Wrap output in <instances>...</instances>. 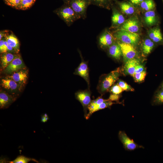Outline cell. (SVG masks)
Returning <instances> with one entry per match:
<instances>
[{"mask_svg":"<svg viewBox=\"0 0 163 163\" xmlns=\"http://www.w3.org/2000/svg\"><path fill=\"white\" fill-rule=\"evenodd\" d=\"M154 46L153 42L150 39H146L144 41L142 46V50L144 54H149Z\"/></svg>","mask_w":163,"mask_h":163,"instance_id":"obj_24","label":"cell"},{"mask_svg":"<svg viewBox=\"0 0 163 163\" xmlns=\"http://www.w3.org/2000/svg\"><path fill=\"white\" fill-rule=\"evenodd\" d=\"M111 17L112 27H117L122 25L125 21L123 16L114 7H112Z\"/></svg>","mask_w":163,"mask_h":163,"instance_id":"obj_12","label":"cell"},{"mask_svg":"<svg viewBox=\"0 0 163 163\" xmlns=\"http://www.w3.org/2000/svg\"><path fill=\"white\" fill-rule=\"evenodd\" d=\"M117 84L122 88L123 91H134L133 88L123 81L120 79L118 80Z\"/></svg>","mask_w":163,"mask_h":163,"instance_id":"obj_30","label":"cell"},{"mask_svg":"<svg viewBox=\"0 0 163 163\" xmlns=\"http://www.w3.org/2000/svg\"><path fill=\"white\" fill-rule=\"evenodd\" d=\"M146 75V72L144 70L140 73H134L132 76L136 82H140L144 80Z\"/></svg>","mask_w":163,"mask_h":163,"instance_id":"obj_29","label":"cell"},{"mask_svg":"<svg viewBox=\"0 0 163 163\" xmlns=\"http://www.w3.org/2000/svg\"><path fill=\"white\" fill-rule=\"evenodd\" d=\"M14 101V99L4 92L0 93V107L4 109L8 107Z\"/></svg>","mask_w":163,"mask_h":163,"instance_id":"obj_17","label":"cell"},{"mask_svg":"<svg viewBox=\"0 0 163 163\" xmlns=\"http://www.w3.org/2000/svg\"><path fill=\"white\" fill-rule=\"evenodd\" d=\"M120 98V96L119 94L112 93L110 95L108 99L112 101H117L119 100Z\"/></svg>","mask_w":163,"mask_h":163,"instance_id":"obj_34","label":"cell"},{"mask_svg":"<svg viewBox=\"0 0 163 163\" xmlns=\"http://www.w3.org/2000/svg\"><path fill=\"white\" fill-rule=\"evenodd\" d=\"M113 35L116 39L120 42L133 45L137 44L140 39L139 35L136 33H132L119 29L114 32Z\"/></svg>","mask_w":163,"mask_h":163,"instance_id":"obj_3","label":"cell"},{"mask_svg":"<svg viewBox=\"0 0 163 163\" xmlns=\"http://www.w3.org/2000/svg\"></svg>","mask_w":163,"mask_h":163,"instance_id":"obj_41","label":"cell"},{"mask_svg":"<svg viewBox=\"0 0 163 163\" xmlns=\"http://www.w3.org/2000/svg\"><path fill=\"white\" fill-rule=\"evenodd\" d=\"M75 97L83 106L85 117L87 114L88 107L91 102V93L88 90L77 91L75 93Z\"/></svg>","mask_w":163,"mask_h":163,"instance_id":"obj_7","label":"cell"},{"mask_svg":"<svg viewBox=\"0 0 163 163\" xmlns=\"http://www.w3.org/2000/svg\"><path fill=\"white\" fill-rule=\"evenodd\" d=\"M133 4L138 5L140 4L144 0H129Z\"/></svg>","mask_w":163,"mask_h":163,"instance_id":"obj_38","label":"cell"},{"mask_svg":"<svg viewBox=\"0 0 163 163\" xmlns=\"http://www.w3.org/2000/svg\"><path fill=\"white\" fill-rule=\"evenodd\" d=\"M49 119V117L47 114L45 113L41 117V121L43 123L46 122Z\"/></svg>","mask_w":163,"mask_h":163,"instance_id":"obj_37","label":"cell"},{"mask_svg":"<svg viewBox=\"0 0 163 163\" xmlns=\"http://www.w3.org/2000/svg\"><path fill=\"white\" fill-rule=\"evenodd\" d=\"M118 136L126 150L130 151L138 148H144L142 146L138 145L131 139L124 131H120Z\"/></svg>","mask_w":163,"mask_h":163,"instance_id":"obj_5","label":"cell"},{"mask_svg":"<svg viewBox=\"0 0 163 163\" xmlns=\"http://www.w3.org/2000/svg\"><path fill=\"white\" fill-rule=\"evenodd\" d=\"M8 78L12 79L18 84H24L27 79V72L26 70H20L14 72Z\"/></svg>","mask_w":163,"mask_h":163,"instance_id":"obj_13","label":"cell"},{"mask_svg":"<svg viewBox=\"0 0 163 163\" xmlns=\"http://www.w3.org/2000/svg\"><path fill=\"white\" fill-rule=\"evenodd\" d=\"M65 2V3L69 4L70 0H64Z\"/></svg>","mask_w":163,"mask_h":163,"instance_id":"obj_39","label":"cell"},{"mask_svg":"<svg viewBox=\"0 0 163 163\" xmlns=\"http://www.w3.org/2000/svg\"><path fill=\"white\" fill-rule=\"evenodd\" d=\"M36 0H21L18 6L16 8L18 9L25 10L30 8Z\"/></svg>","mask_w":163,"mask_h":163,"instance_id":"obj_25","label":"cell"},{"mask_svg":"<svg viewBox=\"0 0 163 163\" xmlns=\"http://www.w3.org/2000/svg\"><path fill=\"white\" fill-rule=\"evenodd\" d=\"M125 62L124 67V72L132 76L135 73L136 66L140 64V62L134 58L128 60Z\"/></svg>","mask_w":163,"mask_h":163,"instance_id":"obj_14","label":"cell"},{"mask_svg":"<svg viewBox=\"0 0 163 163\" xmlns=\"http://www.w3.org/2000/svg\"><path fill=\"white\" fill-rule=\"evenodd\" d=\"M148 34L150 39L153 42L158 43L163 39L161 30L158 27L151 29L149 32Z\"/></svg>","mask_w":163,"mask_h":163,"instance_id":"obj_18","label":"cell"},{"mask_svg":"<svg viewBox=\"0 0 163 163\" xmlns=\"http://www.w3.org/2000/svg\"><path fill=\"white\" fill-rule=\"evenodd\" d=\"M5 40V39H2L0 40V52L1 53L7 52V47L4 44Z\"/></svg>","mask_w":163,"mask_h":163,"instance_id":"obj_33","label":"cell"},{"mask_svg":"<svg viewBox=\"0 0 163 163\" xmlns=\"http://www.w3.org/2000/svg\"><path fill=\"white\" fill-rule=\"evenodd\" d=\"M144 70V66L142 65L139 64L136 66L134 73H140Z\"/></svg>","mask_w":163,"mask_h":163,"instance_id":"obj_35","label":"cell"},{"mask_svg":"<svg viewBox=\"0 0 163 163\" xmlns=\"http://www.w3.org/2000/svg\"><path fill=\"white\" fill-rule=\"evenodd\" d=\"M121 11L125 14L130 15L133 14L135 11V9L133 5L127 2H117Z\"/></svg>","mask_w":163,"mask_h":163,"instance_id":"obj_20","label":"cell"},{"mask_svg":"<svg viewBox=\"0 0 163 163\" xmlns=\"http://www.w3.org/2000/svg\"><path fill=\"white\" fill-rule=\"evenodd\" d=\"M117 42L120 47L125 62L134 58L136 54V51L133 45L120 42Z\"/></svg>","mask_w":163,"mask_h":163,"instance_id":"obj_8","label":"cell"},{"mask_svg":"<svg viewBox=\"0 0 163 163\" xmlns=\"http://www.w3.org/2000/svg\"><path fill=\"white\" fill-rule=\"evenodd\" d=\"M66 4L55 11V13L68 26L80 19L69 4Z\"/></svg>","mask_w":163,"mask_h":163,"instance_id":"obj_2","label":"cell"},{"mask_svg":"<svg viewBox=\"0 0 163 163\" xmlns=\"http://www.w3.org/2000/svg\"><path fill=\"white\" fill-rule=\"evenodd\" d=\"M112 0H89L91 4L100 7L109 8L112 5Z\"/></svg>","mask_w":163,"mask_h":163,"instance_id":"obj_23","label":"cell"},{"mask_svg":"<svg viewBox=\"0 0 163 163\" xmlns=\"http://www.w3.org/2000/svg\"><path fill=\"white\" fill-rule=\"evenodd\" d=\"M30 161L38 162L35 159L28 158L24 155H19L13 161L8 162L10 163H27Z\"/></svg>","mask_w":163,"mask_h":163,"instance_id":"obj_27","label":"cell"},{"mask_svg":"<svg viewBox=\"0 0 163 163\" xmlns=\"http://www.w3.org/2000/svg\"><path fill=\"white\" fill-rule=\"evenodd\" d=\"M139 25L137 19L135 18H132L125 21L119 29L136 33L139 30Z\"/></svg>","mask_w":163,"mask_h":163,"instance_id":"obj_11","label":"cell"},{"mask_svg":"<svg viewBox=\"0 0 163 163\" xmlns=\"http://www.w3.org/2000/svg\"><path fill=\"white\" fill-rule=\"evenodd\" d=\"M144 19L147 25L151 26L154 24L156 21L155 12L152 10L146 11L144 14Z\"/></svg>","mask_w":163,"mask_h":163,"instance_id":"obj_22","label":"cell"},{"mask_svg":"<svg viewBox=\"0 0 163 163\" xmlns=\"http://www.w3.org/2000/svg\"><path fill=\"white\" fill-rule=\"evenodd\" d=\"M18 84L12 79L8 78L2 80L1 85L2 87L8 90H16L18 86Z\"/></svg>","mask_w":163,"mask_h":163,"instance_id":"obj_21","label":"cell"},{"mask_svg":"<svg viewBox=\"0 0 163 163\" xmlns=\"http://www.w3.org/2000/svg\"><path fill=\"white\" fill-rule=\"evenodd\" d=\"M21 0H5L8 5L16 8L19 5Z\"/></svg>","mask_w":163,"mask_h":163,"instance_id":"obj_32","label":"cell"},{"mask_svg":"<svg viewBox=\"0 0 163 163\" xmlns=\"http://www.w3.org/2000/svg\"><path fill=\"white\" fill-rule=\"evenodd\" d=\"M123 91V90L118 84L114 85L110 89V92L117 94H119Z\"/></svg>","mask_w":163,"mask_h":163,"instance_id":"obj_31","label":"cell"},{"mask_svg":"<svg viewBox=\"0 0 163 163\" xmlns=\"http://www.w3.org/2000/svg\"><path fill=\"white\" fill-rule=\"evenodd\" d=\"M79 53L82 59V61L75 69L74 73L83 78L89 85V70L88 65L87 62L83 59L80 52H79Z\"/></svg>","mask_w":163,"mask_h":163,"instance_id":"obj_10","label":"cell"},{"mask_svg":"<svg viewBox=\"0 0 163 163\" xmlns=\"http://www.w3.org/2000/svg\"><path fill=\"white\" fill-rule=\"evenodd\" d=\"M98 44L101 48L104 49L108 48L115 42V38L108 30L106 29L98 37Z\"/></svg>","mask_w":163,"mask_h":163,"instance_id":"obj_6","label":"cell"},{"mask_svg":"<svg viewBox=\"0 0 163 163\" xmlns=\"http://www.w3.org/2000/svg\"><path fill=\"white\" fill-rule=\"evenodd\" d=\"M109 54L114 59L119 60L122 55L121 49L117 42H115L108 47Z\"/></svg>","mask_w":163,"mask_h":163,"instance_id":"obj_15","label":"cell"},{"mask_svg":"<svg viewBox=\"0 0 163 163\" xmlns=\"http://www.w3.org/2000/svg\"><path fill=\"white\" fill-rule=\"evenodd\" d=\"M8 33L9 31L7 30L1 31L0 32V40H2L3 37H5L9 34Z\"/></svg>","mask_w":163,"mask_h":163,"instance_id":"obj_36","label":"cell"},{"mask_svg":"<svg viewBox=\"0 0 163 163\" xmlns=\"http://www.w3.org/2000/svg\"><path fill=\"white\" fill-rule=\"evenodd\" d=\"M153 104L154 105L163 104V91L161 90L157 92L153 99Z\"/></svg>","mask_w":163,"mask_h":163,"instance_id":"obj_28","label":"cell"},{"mask_svg":"<svg viewBox=\"0 0 163 163\" xmlns=\"http://www.w3.org/2000/svg\"><path fill=\"white\" fill-rule=\"evenodd\" d=\"M120 75L119 69H117L101 77L97 87L98 91L103 94L107 91L118 80Z\"/></svg>","mask_w":163,"mask_h":163,"instance_id":"obj_1","label":"cell"},{"mask_svg":"<svg viewBox=\"0 0 163 163\" xmlns=\"http://www.w3.org/2000/svg\"><path fill=\"white\" fill-rule=\"evenodd\" d=\"M69 4L80 18H86L87 8L91 5L89 0H70Z\"/></svg>","mask_w":163,"mask_h":163,"instance_id":"obj_4","label":"cell"},{"mask_svg":"<svg viewBox=\"0 0 163 163\" xmlns=\"http://www.w3.org/2000/svg\"><path fill=\"white\" fill-rule=\"evenodd\" d=\"M140 5L143 10L146 11L152 10L155 6L153 0H144Z\"/></svg>","mask_w":163,"mask_h":163,"instance_id":"obj_26","label":"cell"},{"mask_svg":"<svg viewBox=\"0 0 163 163\" xmlns=\"http://www.w3.org/2000/svg\"><path fill=\"white\" fill-rule=\"evenodd\" d=\"M8 44L18 53L20 50V43L19 40L15 35L11 33L5 37Z\"/></svg>","mask_w":163,"mask_h":163,"instance_id":"obj_16","label":"cell"},{"mask_svg":"<svg viewBox=\"0 0 163 163\" xmlns=\"http://www.w3.org/2000/svg\"><path fill=\"white\" fill-rule=\"evenodd\" d=\"M161 90L163 91V83L162 84V85H161Z\"/></svg>","mask_w":163,"mask_h":163,"instance_id":"obj_40","label":"cell"},{"mask_svg":"<svg viewBox=\"0 0 163 163\" xmlns=\"http://www.w3.org/2000/svg\"><path fill=\"white\" fill-rule=\"evenodd\" d=\"M11 53H3L1 56V65L3 69H5L8 65L17 56Z\"/></svg>","mask_w":163,"mask_h":163,"instance_id":"obj_19","label":"cell"},{"mask_svg":"<svg viewBox=\"0 0 163 163\" xmlns=\"http://www.w3.org/2000/svg\"><path fill=\"white\" fill-rule=\"evenodd\" d=\"M25 66L21 56H17L5 68V71L8 73H11L22 69Z\"/></svg>","mask_w":163,"mask_h":163,"instance_id":"obj_9","label":"cell"}]
</instances>
